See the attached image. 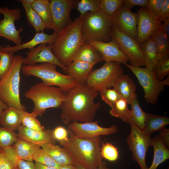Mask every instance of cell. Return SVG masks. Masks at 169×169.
I'll return each instance as SVG.
<instances>
[{
	"label": "cell",
	"mask_w": 169,
	"mask_h": 169,
	"mask_svg": "<svg viewBox=\"0 0 169 169\" xmlns=\"http://www.w3.org/2000/svg\"><path fill=\"white\" fill-rule=\"evenodd\" d=\"M33 160L45 166L59 169L60 166L42 149L37 150L33 156Z\"/></svg>",
	"instance_id": "cell-40"
},
{
	"label": "cell",
	"mask_w": 169,
	"mask_h": 169,
	"mask_svg": "<svg viewBox=\"0 0 169 169\" xmlns=\"http://www.w3.org/2000/svg\"><path fill=\"white\" fill-rule=\"evenodd\" d=\"M126 100L121 98L118 100L110 110V114L115 117L121 119L124 122L129 124L131 112L128 107Z\"/></svg>",
	"instance_id": "cell-35"
},
{
	"label": "cell",
	"mask_w": 169,
	"mask_h": 169,
	"mask_svg": "<svg viewBox=\"0 0 169 169\" xmlns=\"http://www.w3.org/2000/svg\"><path fill=\"white\" fill-rule=\"evenodd\" d=\"M151 146L154 148L153 159L152 164L147 169H156L160 164L169 158V151L164 145L159 135L152 139Z\"/></svg>",
	"instance_id": "cell-28"
},
{
	"label": "cell",
	"mask_w": 169,
	"mask_h": 169,
	"mask_svg": "<svg viewBox=\"0 0 169 169\" xmlns=\"http://www.w3.org/2000/svg\"><path fill=\"white\" fill-rule=\"evenodd\" d=\"M23 111L8 106L3 111L0 115V125L14 131L18 130L22 124Z\"/></svg>",
	"instance_id": "cell-24"
},
{
	"label": "cell",
	"mask_w": 169,
	"mask_h": 169,
	"mask_svg": "<svg viewBox=\"0 0 169 169\" xmlns=\"http://www.w3.org/2000/svg\"><path fill=\"white\" fill-rule=\"evenodd\" d=\"M101 152L102 158L110 161H115L119 157L118 148L110 143H102Z\"/></svg>",
	"instance_id": "cell-42"
},
{
	"label": "cell",
	"mask_w": 169,
	"mask_h": 169,
	"mask_svg": "<svg viewBox=\"0 0 169 169\" xmlns=\"http://www.w3.org/2000/svg\"><path fill=\"white\" fill-rule=\"evenodd\" d=\"M156 78L161 81L169 75V58L159 61L153 70Z\"/></svg>",
	"instance_id": "cell-44"
},
{
	"label": "cell",
	"mask_w": 169,
	"mask_h": 169,
	"mask_svg": "<svg viewBox=\"0 0 169 169\" xmlns=\"http://www.w3.org/2000/svg\"><path fill=\"white\" fill-rule=\"evenodd\" d=\"M0 13L4 16L0 20V37L13 42L16 45L21 44L22 39L20 34L23 28L21 27L17 30L14 24L15 21L21 18V10L18 8L10 9L7 6H0Z\"/></svg>",
	"instance_id": "cell-12"
},
{
	"label": "cell",
	"mask_w": 169,
	"mask_h": 169,
	"mask_svg": "<svg viewBox=\"0 0 169 169\" xmlns=\"http://www.w3.org/2000/svg\"><path fill=\"white\" fill-rule=\"evenodd\" d=\"M23 59L20 54L15 55L10 69L0 80V100L8 106L22 111L26 110L21 103L19 93L20 72Z\"/></svg>",
	"instance_id": "cell-5"
},
{
	"label": "cell",
	"mask_w": 169,
	"mask_h": 169,
	"mask_svg": "<svg viewBox=\"0 0 169 169\" xmlns=\"http://www.w3.org/2000/svg\"><path fill=\"white\" fill-rule=\"evenodd\" d=\"M76 169H88L85 168L83 166H79V165H76ZM96 169H110V168L106 166V163L103 161L102 163Z\"/></svg>",
	"instance_id": "cell-53"
},
{
	"label": "cell",
	"mask_w": 169,
	"mask_h": 169,
	"mask_svg": "<svg viewBox=\"0 0 169 169\" xmlns=\"http://www.w3.org/2000/svg\"><path fill=\"white\" fill-rule=\"evenodd\" d=\"M102 100L112 108L121 98V96L114 88L107 89L99 92Z\"/></svg>",
	"instance_id": "cell-43"
},
{
	"label": "cell",
	"mask_w": 169,
	"mask_h": 169,
	"mask_svg": "<svg viewBox=\"0 0 169 169\" xmlns=\"http://www.w3.org/2000/svg\"><path fill=\"white\" fill-rule=\"evenodd\" d=\"M24 95L33 102L32 112L36 116H42L48 108L59 107L65 98V93L60 88L46 86L42 83L33 85Z\"/></svg>",
	"instance_id": "cell-4"
},
{
	"label": "cell",
	"mask_w": 169,
	"mask_h": 169,
	"mask_svg": "<svg viewBox=\"0 0 169 169\" xmlns=\"http://www.w3.org/2000/svg\"><path fill=\"white\" fill-rule=\"evenodd\" d=\"M8 107L0 100V115L3 111L4 109L7 108Z\"/></svg>",
	"instance_id": "cell-55"
},
{
	"label": "cell",
	"mask_w": 169,
	"mask_h": 169,
	"mask_svg": "<svg viewBox=\"0 0 169 169\" xmlns=\"http://www.w3.org/2000/svg\"><path fill=\"white\" fill-rule=\"evenodd\" d=\"M32 6L42 19L46 28L52 29L53 19L49 0H34Z\"/></svg>",
	"instance_id": "cell-29"
},
{
	"label": "cell",
	"mask_w": 169,
	"mask_h": 169,
	"mask_svg": "<svg viewBox=\"0 0 169 169\" xmlns=\"http://www.w3.org/2000/svg\"><path fill=\"white\" fill-rule=\"evenodd\" d=\"M18 159L12 146L0 147V169H18Z\"/></svg>",
	"instance_id": "cell-33"
},
{
	"label": "cell",
	"mask_w": 169,
	"mask_h": 169,
	"mask_svg": "<svg viewBox=\"0 0 169 169\" xmlns=\"http://www.w3.org/2000/svg\"><path fill=\"white\" fill-rule=\"evenodd\" d=\"M112 25L111 18L101 10L88 12L82 16L81 33L85 41L107 43L111 39Z\"/></svg>",
	"instance_id": "cell-6"
},
{
	"label": "cell",
	"mask_w": 169,
	"mask_h": 169,
	"mask_svg": "<svg viewBox=\"0 0 169 169\" xmlns=\"http://www.w3.org/2000/svg\"><path fill=\"white\" fill-rule=\"evenodd\" d=\"M130 104L131 108V115L129 124H134L142 130L146 122L147 113L141 108L136 93L134 94Z\"/></svg>",
	"instance_id": "cell-31"
},
{
	"label": "cell",
	"mask_w": 169,
	"mask_h": 169,
	"mask_svg": "<svg viewBox=\"0 0 169 169\" xmlns=\"http://www.w3.org/2000/svg\"><path fill=\"white\" fill-rule=\"evenodd\" d=\"M148 2V0H125L123 5L127 9L131 10L135 6L146 8Z\"/></svg>",
	"instance_id": "cell-48"
},
{
	"label": "cell",
	"mask_w": 169,
	"mask_h": 169,
	"mask_svg": "<svg viewBox=\"0 0 169 169\" xmlns=\"http://www.w3.org/2000/svg\"><path fill=\"white\" fill-rule=\"evenodd\" d=\"M1 14V13H0V14Z\"/></svg>",
	"instance_id": "cell-56"
},
{
	"label": "cell",
	"mask_w": 169,
	"mask_h": 169,
	"mask_svg": "<svg viewBox=\"0 0 169 169\" xmlns=\"http://www.w3.org/2000/svg\"><path fill=\"white\" fill-rule=\"evenodd\" d=\"M68 127L76 136L83 139L93 138L100 135L114 134L118 131L115 125L105 128L99 125L97 121L83 123L72 122L68 125Z\"/></svg>",
	"instance_id": "cell-16"
},
{
	"label": "cell",
	"mask_w": 169,
	"mask_h": 169,
	"mask_svg": "<svg viewBox=\"0 0 169 169\" xmlns=\"http://www.w3.org/2000/svg\"><path fill=\"white\" fill-rule=\"evenodd\" d=\"M158 50L159 61L169 58V38L160 29L151 38Z\"/></svg>",
	"instance_id": "cell-34"
},
{
	"label": "cell",
	"mask_w": 169,
	"mask_h": 169,
	"mask_svg": "<svg viewBox=\"0 0 169 169\" xmlns=\"http://www.w3.org/2000/svg\"><path fill=\"white\" fill-rule=\"evenodd\" d=\"M111 37L119 44L123 52L128 58L130 65L135 67L145 66L141 45L137 41L120 32L113 25Z\"/></svg>",
	"instance_id": "cell-11"
},
{
	"label": "cell",
	"mask_w": 169,
	"mask_h": 169,
	"mask_svg": "<svg viewBox=\"0 0 169 169\" xmlns=\"http://www.w3.org/2000/svg\"><path fill=\"white\" fill-rule=\"evenodd\" d=\"M64 93V99L59 107L62 110L60 116L64 124L93 121L101 105L100 102L94 101L99 94L98 92L84 84L77 85Z\"/></svg>",
	"instance_id": "cell-1"
},
{
	"label": "cell",
	"mask_w": 169,
	"mask_h": 169,
	"mask_svg": "<svg viewBox=\"0 0 169 169\" xmlns=\"http://www.w3.org/2000/svg\"><path fill=\"white\" fill-rule=\"evenodd\" d=\"M57 33L54 32L52 34H49L45 33L44 31L36 33L33 38L25 43L14 46L9 45L2 46L0 47V50L14 53L16 51L23 49H32L42 44H47L49 45H52L56 37Z\"/></svg>",
	"instance_id": "cell-20"
},
{
	"label": "cell",
	"mask_w": 169,
	"mask_h": 169,
	"mask_svg": "<svg viewBox=\"0 0 169 169\" xmlns=\"http://www.w3.org/2000/svg\"><path fill=\"white\" fill-rule=\"evenodd\" d=\"M82 18L80 15L61 29L51 45L54 54L65 67L71 63L77 51L85 41L81 30Z\"/></svg>",
	"instance_id": "cell-3"
},
{
	"label": "cell",
	"mask_w": 169,
	"mask_h": 169,
	"mask_svg": "<svg viewBox=\"0 0 169 169\" xmlns=\"http://www.w3.org/2000/svg\"><path fill=\"white\" fill-rule=\"evenodd\" d=\"M137 41L141 45L156 33L161 28V23L152 15L146 8L141 7L137 13Z\"/></svg>",
	"instance_id": "cell-15"
},
{
	"label": "cell",
	"mask_w": 169,
	"mask_h": 169,
	"mask_svg": "<svg viewBox=\"0 0 169 169\" xmlns=\"http://www.w3.org/2000/svg\"><path fill=\"white\" fill-rule=\"evenodd\" d=\"M69 138L59 142L71 156L74 164L88 169H96L102 163L100 136L91 139L76 136L69 129Z\"/></svg>",
	"instance_id": "cell-2"
},
{
	"label": "cell",
	"mask_w": 169,
	"mask_h": 169,
	"mask_svg": "<svg viewBox=\"0 0 169 169\" xmlns=\"http://www.w3.org/2000/svg\"><path fill=\"white\" fill-rule=\"evenodd\" d=\"M160 29L164 33L167 38H169V18L161 24Z\"/></svg>",
	"instance_id": "cell-51"
},
{
	"label": "cell",
	"mask_w": 169,
	"mask_h": 169,
	"mask_svg": "<svg viewBox=\"0 0 169 169\" xmlns=\"http://www.w3.org/2000/svg\"><path fill=\"white\" fill-rule=\"evenodd\" d=\"M94 65L78 61H73L67 67V74L77 84H86Z\"/></svg>",
	"instance_id": "cell-21"
},
{
	"label": "cell",
	"mask_w": 169,
	"mask_h": 169,
	"mask_svg": "<svg viewBox=\"0 0 169 169\" xmlns=\"http://www.w3.org/2000/svg\"><path fill=\"white\" fill-rule=\"evenodd\" d=\"M86 41L97 49L105 62L115 61L125 65L129 61L119 44L113 38H111L110 42L107 43Z\"/></svg>",
	"instance_id": "cell-18"
},
{
	"label": "cell",
	"mask_w": 169,
	"mask_h": 169,
	"mask_svg": "<svg viewBox=\"0 0 169 169\" xmlns=\"http://www.w3.org/2000/svg\"><path fill=\"white\" fill-rule=\"evenodd\" d=\"M141 47L145 64V68L152 71L159 61L156 45L151 38L141 45Z\"/></svg>",
	"instance_id": "cell-27"
},
{
	"label": "cell",
	"mask_w": 169,
	"mask_h": 169,
	"mask_svg": "<svg viewBox=\"0 0 169 169\" xmlns=\"http://www.w3.org/2000/svg\"><path fill=\"white\" fill-rule=\"evenodd\" d=\"M13 150L19 159L33 161L35 152L41 146L18 138L12 146Z\"/></svg>",
	"instance_id": "cell-25"
},
{
	"label": "cell",
	"mask_w": 169,
	"mask_h": 169,
	"mask_svg": "<svg viewBox=\"0 0 169 169\" xmlns=\"http://www.w3.org/2000/svg\"><path fill=\"white\" fill-rule=\"evenodd\" d=\"M163 2L164 0H148L146 8L152 15L158 18Z\"/></svg>",
	"instance_id": "cell-45"
},
{
	"label": "cell",
	"mask_w": 169,
	"mask_h": 169,
	"mask_svg": "<svg viewBox=\"0 0 169 169\" xmlns=\"http://www.w3.org/2000/svg\"><path fill=\"white\" fill-rule=\"evenodd\" d=\"M113 87L121 98L130 104L136 89V84L127 75L121 74L115 80Z\"/></svg>",
	"instance_id": "cell-22"
},
{
	"label": "cell",
	"mask_w": 169,
	"mask_h": 169,
	"mask_svg": "<svg viewBox=\"0 0 169 169\" xmlns=\"http://www.w3.org/2000/svg\"><path fill=\"white\" fill-rule=\"evenodd\" d=\"M131 131L126 139L129 149L132 153V159L136 162L141 169H147L146 156L147 150L151 146L150 135L144 133L136 125L130 124Z\"/></svg>",
	"instance_id": "cell-10"
},
{
	"label": "cell",
	"mask_w": 169,
	"mask_h": 169,
	"mask_svg": "<svg viewBox=\"0 0 169 169\" xmlns=\"http://www.w3.org/2000/svg\"><path fill=\"white\" fill-rule=\"evenodd\" d=\"M36 117L32 112L29 113L26 111H23L22 125L28 128L35 130H43L44 129V127L41 125Z\"/></svg>",
	"instance_id": "cell-41"
},
{
	"label": "cell",
	"mask_w": 169,
	"mask_h": 169,
	"mask_svg": "<svg viewBox=\"0 0 169 169\" xmlns=\"http://www.w3.org/2000/svg\"><path fill=\"white\" fill-rule=\"evenodd\" d=\"M73 61L83 62L94 65L103 61L101 55L97 49L85 41L77 51L73 58Z\"/></svg>",
	"instance_id": "cell-23"
},
{
	"label": "cell",
	"mask_w": 169,
	"mask_h": 169,
	"mask_svg": "<svg viewBox=\"0 0 169 169\" xmlns=\"http://www.w3.org/2000/svg\"><path fill=\"white\" fill-rule=\"evenodd\" d=\"M52 130H35L28 128L21 125L17 134L18 137L31 143L41 146L47 143H56Z\"/></svg>",
	"instance_id": "cell-19"
},
{
	"label": "cell",
	"mask_w": 169,
	"mask_h": 169,
	"mask_svg": "<svg viewBox=\"0 0 169 169\" xmlns=\"http://www.w3.org/2000/svg\"><path fill=\"white\" fill-rule=\"evenodd\" d=\"M124 1L125 0H100V9L107 17L111 18Z\"/></svg>",
	"instance_id": "cell-38"
},
{
	"label": "cell",
	"mask_w": 169,
	"mask_h": 169,
	"mask_svg": "<svg viewBox=\"0 0 169 169\" xmlns=\"http://www.w3.org/2000/svg\"><path fill=\"white\" fill-rule=\"evenodd\" d=\"M135 74L144 92L145 98L147 104L155 105L165 86L169 85V77L165 80L159 81L156 78L153 70L150 71L145 68L135 67L126 64Z\"/></svg>",
	"instance_id": "cell-8"
},
{
	"label": "cell",
	"mask_w": 169,
	"mask_h": 169,
	"mask_svg": "<svg viewBox=\"0 0 169 169\" xmlns=\"http://www.w3.org/2000/svg\"><path fill=\"white\" fill-rule=\"evenodd\" d=\"M78 0H49L52 13L53 28L57 33L72 22L70 18L71 11L76 8Z\"/></svg>",
	"instance_id": "cell-13"
},
{
	"label": "cell",
	"mask_w": 169,
	"mask_h": 169,
	"mask_svg": "<svg viewBox=\"0 0 169 169\" xmlns=\"http://www.w3.org/2000/svg\"><path fill=\"white\" fill-rule=\"evenodd\" d=\"M56 67L57 65L54 64L44 63L33 65H23L21 71L26 76L40 78L45 85L58 86L64 93L77 85L68 75L58 72Z\"/></svg>",
	"instance_id": "cell-7"
},
{
	"label": "cell",
	"mask_w": 169,
	"mask_h": 169,
	"mask_svg": "<svg viewBox=\"0 0 169 169\" xmlns=\"http://www.w3.org/2000/svg\"><path fill=\"white\" fill-rule=\"evenodd\" d=\"M68 133L66 129L61 126H57L53 131L54 139L59 142L67 140L68 138Z\"/></svg>",
	"instance_id": "cell-46"
},
{
	"label": "cell",
	"mask_w": 169,
	"mask_h": 169,
	"mask_svg": "<svg viewBox=\"0 0 169 169\" xmlns=\"http://www.w3.org/2000/svg\"><path fill=\"white\" fill-rule=\"evenodd\" d=\"M59 169H76V166L74 164L60 166Z\"/></svg>",
	"instance_id": "cell-54"
},
{
	"label": "cell",
	"mask_w": 169,
	"mask_h": 169,
	"mask_svg": "<svg viewBox=\"0 0 169 169\" xmlns=\"http://www.w3.org/2000/svg\"><path fill=\"white\" fill-rule=\"evenodd\" d=\"M41 147L60 166L74 164L71 156L63 148L52 143L44 144Z\"/></svg>",
	"instance_id": "cell-26"
},
{
	"label": "cell",
	"mask_w": 169,
	"mask_h": 169,
	"mask_svg": "<svg viewBox=\"0 0 169 169\" xmlns=\"http://www.w3.org/2000/svg\"><path fill=\"white\" fill-rule=\"evenodd\" d=\"M18 139L14 131L0 126V147L11 146Z\"/></svg>",
	"instance_id": "cell-37"
},
{
	"label": "cell",
	"mask_w": 169,
	"mask_h": 169,
	"mask_svg": "<svg viewBox=\"0 0 169 169\" xmlns=\"http://www.w3.org/2000/svg\"><path fill=\"white\" fill-rule=\"evenodd\" d=\"M17 1L22 3L29 24L34 28L36 33L43 31L46 28L45 25L39 15L32 7V4L25 0Z\"/></svg>",
	"instance_id": "cell-32"
},
{
	"label": "cell",
	"mask_w": 169,
	"mask_h": 169,
	"mask_svg": "<svg viewBox=\"0 0 169 169\" xmlns=\"http://www.w3.org/2000/svg\"><path fill=\"white\" fill-rule=\"evenodd\" d=\"M14 57L13 53L0 50V80L10 69Z\"/></svg>",
	"instance_id": "cell-36"
},
{
	"label": "cell",
	"mask_w": 169,
	"mask_h": 169,
	"mask_svg": "<svg viewBox=\"0 0 169 169\" xmlns=\"http://www.w3.org/2000/svg\"><path fill=\"white\" fill-rule=\"evenodd\" d=\"M124 70L120 64L115 61L105 62L100 68L93 70L90 74L86 84L96 92L110 89Z\"/></svg>",
	"instance_id": "cell-9"
},
{
	"label": "cell",
	"mask_w": 169,
	"mask_h": 169,
	"mask_svg": "<svg viewBox=\"0 0 169 169\" xmlns=\"http://www.w3.org/2000/svg\"><path fill=\"white\" fill-rule=\"evenodd\" d=\"M34 164L35 169H58L55 167L48 166L36 162Z\"/></svg>",
	"instance_id": "cell-52"
},
{
	"label": "cell",
	"mask_w": 169,
	"mask_h": 169,
	"mask_svg": "<svg viewBox=\"0 0 169 169\" xmlns=\"http://www.w3.org/2000/svg\"><path fill=\"white\" fill-rule=\"evenodd\" d=\"M168 18H169V0H164L158 19L161 22H164Z\"/></svg>",
	"instance_id": "cell-47"
},
{
	"label": "cell",
	"mask_w": 169,
	"mask_h": 169,
	"mask_svg": "<svg viewBox=\"0 0 169 169\" xmlns=\"http://www.w3.org/2000/svg\"><path fill=\"white\" fill-rule=\"evenodd\" d=\"M27 57L24 59L23 65H33L38 63L54 64L61 68L66 74L67 67L60 63L52 52L51 45L42 44L26 53Z\"/></svg>",
	"instance_id": "cell-17"
},
{
	"label": "cell",
	"mask_w": 169,
	"mask_h": 169,
	"mask_svg": "<svg viewBox=\"0 0 169 169\" xmlns=\"http://www.w3.org/2000/svg\"><path fill=\"white\" fill-rule=\"evenodd\" d=\"M100 0H78L76 9L83 16L87 12L95 13L100 10Z\"/></svg>",
	"instance_id": "cell-39"
},
{
	"label": "cell",
	"mask_w": 169,
	"mask_h": 169,
	"mask_svg": "<svg viewBox=\"0 0 169 169\" xmlns=\"http://www.w3.org/2000/svg\"><path fill=\"white\" fill-rule=\"evenodd\" d=\"M18 169H35L34 163L33 161H26L19 159L18 162Z\"/></svg>",
	"instance_id": "cell-50"
},
{
	"label": "cell",
	"mask_w": 169,
	"mask_h": 169,
	"mask_svg": "<svg viewBox=\"0 0 169 169\" xmlns=\"http://www.w3.org/2000/svg\"><path fill=\"white\" fill-rule=\"evenodd\" d=\"M169 124V118L167 116L147 113L146 122L142 130L145 134L150 135L155 131L163 130Z\"/></svg>",
	"instance_id": "cell-30"
},
{
	"label": "cell",
	"mask_w": 169,
	"mask_h": 169,
	"mask_svg": "<svg viewBox=\"0 0 169 169\" xmlns=\"http://www.w3.org/2000/svg\"><path fill=\"white\" fill-rule=\"evenodd\" d=\"M165 147L168 149L169 148V129L165 128L159 131V135Z\"/></svg>",
	"instance_id": "cell-49"
},
{
	"label": "cell",
	"mask_w": 169,
	"mask_h": 169,
	"mask_svg": "<svg viewBox=\"0 0 169 169\" xmlns=\"http://www.w3.org/2000/svg\"><path fill=\"white\" fill-rule=\"evenodd\" d=\"M113 25L120 32L126 34L137 41V13L131 11L123 4L111 18Z\"/></svg>",
	"instance_id": "cell-14"
}]
</instances>
